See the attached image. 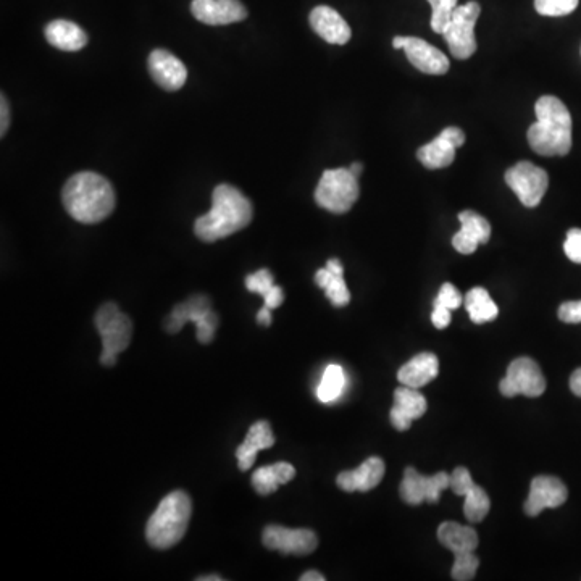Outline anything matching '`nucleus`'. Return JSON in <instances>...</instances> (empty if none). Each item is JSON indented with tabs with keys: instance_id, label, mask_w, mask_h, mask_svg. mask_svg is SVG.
Masks as SVG:
<instances>
[{
	"instance_id": "7ed1b4c3",
	"label": "nucleus",
	"mask_w": 581,
	"mask_h": 581,
	"mask_svg": "<svg viewBox=\"0 0 581 581\" xmlns=\"http://www.w3.org/2000/svg\"><path fill=\"white\" fill-rule=\"evenodd\" d=\"M536 123L527 138L533 152L544 157H562L572 149V117L564 102L543 96L535 105Z\"/></svg>"
},
{
	"instance_id": "1a4fd4ad",
	"label": "nucleus",
	"mask_w": 581,
	"mask_h": 581,
	"mask_svg": "<svg viewBox=\"0 0 581 581\" xmlns=\"http://www.w3.org/2000/svg\"><path fill=\"white\" fill-rule=\"evenodd\" d=\"M499 389L506 398H514L519 394L527 398H538L546 391V378L535 360L519 357L507 368V375L501 381Z\"/></svg>"
},
{
	"instance_id": "4be33fe9",
	"label": "nucleus",
	"mask_w": 581,
	"mask_h": 581,
	"mask_svg": "<svg viewBox=\"0 0 581 581\" xmlns=\"http://www.w3.org/2000/svg\"><path fill=\"white\" fill-rule=\"evenodd\" d=\"M439 373L438 357L430 352H422L414 359L409 360L406 365H402L398 372V380L401 385L409 388H423L430 381L435 380Z\"/></svg>"
},
{
	"instance_id": "de8ad7c7",
	"label": "nucleus",
	"mask_w": 581,
	"mask_h": 581,
	"mask_svg": "<svg viewBox=\"0 0 581 581\" xmlns=\"http://www.w3.org/2000/svg\"><path fill=\"white\" fill-rule=\"evenodd\" d=\"M199 581H222V577H217V575H210V577H199L197 578Z\"/></svg>"
},
{
	"instance_id": "423d86ee",
	"label": "nucleus",
	"mask_w": 581,
	"mask_h": 581,
	"mask_svg": "<svg viewBox=\"0 0 581 581\" xmlns=\"http://www.w3.org/2000/svg\"><path fill=\"white\" fill-rule=\"evenodd\" d=\"M359 178L349 168L323 173L315 189V202L331 214H346L359 199Z\"/></svg>"
},
{
	"instance_id": "412c9836",
	"label": "nucleus",
	"mask_w": 581,
	"mask_h": 581,
	"mask_svg": "<svg viewBox=\"0 0 581 581\" xmlns=\"http://www.w3.org/2000/svg\"><path fill=\"white\" fill-rule=\"evenodd\" d=\"M273 444H275V436H273L270 423L267 420H259V422L254 423L247 431L246 439L236 449L239 469L243 470V472L252 469L255 459H257V454L260 451L272 448Z\"/></svg>"
},
{
	"instance_id": "37998d69",
	"label": "nucleus",
	"mask_w": 581,
	"mask_h": 581,
	"mask_svg": "<svg viewBox=\"0 0 581 581\" xmlns=\"http://www.w3.org/2000/svg\"><path fill=\"white\" fill-rule=\"evenodd\" d=\"M570 389H572V393L578 398H581V368L575 370L572 373V377H570Z\"/></svg>"
},
{
	"instance_id": "a19ab883",
	"label": "nucleus",
	"mask_w": 581,
	"mask_h": 581,
	"mask_svg": "<svg viewBox=\"0 0 581 581\" xmlns=\"http://www.w3.org/2000/svg\"><path fill=\"white\" fill-rule=\"evenodd\" d=\"M264 301L268 309H278L283 304V301H285V293H283V289L280 286H273L270 289V293L264 297Z\"/></svg>"
},
{
	"instance_id": "f8f14e48",
	"label": "nucleus",
	"mask_w": 581,
	"mask_h": 581,
	"mask_svg": "<svg viewBox=\"0 0 581 581\" xmlns=\"http://www.w3.org/2000/svg\"><path fill=\"white\" fill-rule=\"evenodd\" d=\"M265 548L272 551L293 554V556H309L317 549L318 536L315 531L307 528H285L280 525H268L262 535Z\"/></svg>"
},
{
	"instance_id": "9b49d317",
	"label": "nucleus",
	"mask_w": 581,
	"mask_h": 581,
	"mask_svg": "<svg viewBox=\"0 0 581 581\" xmlns=\"http://www.w3.org/2000/svg\"><path fill=\"white\" fill-rule=\"evenodd\" d=\"M449 485H451V475L446 472H438L433 477H425L422 473H418L414 467H409L404 472L399 494H401L402 501L409 506H420L422 502L436 504L441 493L448 490Z\"/></svg>"
},
{
	"instance_id": "0eeeda50",
	"label": "nucleus",
	"mask_w": 581,
	"mask_h": 581,
	"mask_svg": "<svg viewBox=\"0 0 581 581\" xmlns=\"http://www.w3.org/2000/svg\"><path fill=\"white\" fill-rule=\"evenodd\" d=\"M188 322L196 323V336L199 343H212L217 333L218 315L212 309L209 297L197 294V296L189 297L188 301L178 304L165 320V330L175 335V333H180Z\"/></svg>"
},
{
	"instance_id": "393cba45",
	"label": "nucleus",
	"mask_w": 581,
	"mask_h": 581,
	"mask_svg": "<svg viewBox=\"0 0 581 581\" xmlns=\"http://www.w3.org/2000/svg\"><path fill=\"white\" fill-rule=\"evenodd\" d=\"M296 477V469L288 462H278V464L267 465L255 470L252 475V486L260 496H268L275 493L278 486L286 485Z\"/></svg>"
},
{
	"instance_id": "473e14b6",
	"label": "nucleus",
	"mask_w": 581,
	"mask_h": 581,
	"mask_svg": "<svg viewBox=\"0 0 581 581\" xmlns=\"http://www.w3.org/2000/svg\"><path fill=\"white\" fill-rule=\"evenodd\" d=\"M580 0H535L536 12L543 17H565L577 10Z\"/></svg>"
},
{
	"instance_id": "c85d7f7f",
	"label": "nucleus",
	"mask_w": 581,
	"mask_h": 581,
	"mask_svg": "<svg viewBox=\"0 0 581 581\" xmlns=\"http://www.w3.org/2000/svg\"><path fill=\"white\" fill-rule=\"evenodd\" d=\"M344 388H346L344 368L339 367V365H328L317 388L318 401L330 404L343 394Z\"/></svg>"
},
{
	"instance_id": "2f4dec72",
	"label": "nucleus",
	"mask_w": 581,
	"mask_h": 581,
	"mask_svg": "<svg viewBox=\"0 0 581 581\" xmlns=\"http://www.w3.org/2000/svg\"><path fill=\"white\" fill-rule=\"evenodd\" d=\"M454 565H452V578L457 581H470L477 575L478 567H480V559L475 556V552H462L456 554Z\"/></svg>"
},
{
	"instance_id": "2eb2a0df",
	"label": "nucleus",
	"mask_w": 581,
	"mask_h": 581,
	"mask_svg": "<svg viewBox=\"0 0 581 581\" xmlns=\"http://www.w3.org/2000/svg\"><path fill=\"white\" fill-rule=\"evenodd\" d=\"M149 73L160 88L168 92L180 91L188 80V68L172 52L157 49L147 60Z\"/></svg>"
},
{
	"instance_id": "ddd939ff",
	"label": "nucleus",
	"mask_w": 581,
	"mask_h": 581,
	"mask_svg": "<svg viewBox=\"0 0 581 581\" xmlns=\"http://www.w3.org/2000/svg\"><path fill=\"white\" fill-rule=\"evenodd\" d=\"M394 49L406 52L409 62L418 72L427 75H446L449 72L448 55L431 46L427 41L414 36H398L393 39Z\"/></svg>"
},
{
	"instance_id": "cd10ccee",
	"label": "nucleus",
	"mask_w": 581,
	"mask_h": 581,
	"mask_svg": "<svg viewBox=\"0 0 581 581\" xmlns=\"http://www.w3.org/2000/svg\"><path fill=\"white\" fill-rule=\"evenodd\" d=\"M315 283L325 289L328 299L335 307H346L351 302V293L347 289L343 273H335L327 267L315 273Z\"/></svg>"
},
{
	"instance_id": "f03ea898",
	"label": "nucleus",
	"mask_w": 581,
	"mask_h": 581,
	"mask_svg": "<svg viewBox=\"0 0 581 581\" xmlns=\"http://www.w3.org/2000/svg\"><path fill=\"white\" fill-rule=\"evenodd\" d=\"M62 202L76 222L94 225L112 215L117 197L107 178L99 173L80 172L63 186Z\"/></svg>"
},
{
	"instance_id": "e433bc0d",
	"label": "nucleus",
	"mask_w": 581,
	"mask_h": 581,
	"mask_svg": "<svg viewBox=\"0 0 581 581\" xmlns=\"http://www.w3.org/2000/svg\"><path fill=\"white\" fill-rule=\"evenodd\" d=\"M565 255L575 264H581V230L573 228L567 233L564 244Z\"/></svg>"
},
{
	"instance_id": "72a5a7b5",
	"label": "nucleus",
	"mask_w": 581,
	"mask_h": 581,
	"mask_svg": "<svg viewBox=\"0 0 581 581\" xmlns=\"http://www.w3.org/2000/svg\"><path fill=\"white\" fill-rule=\"evenodd\" d=\"M273 286H275V283H273V275L267 268H262L259 272L252 273V275L246 278L247 291L260 294L262 297L267 296Z\"/></svg>"
},
{
	"instance_id": "9d476101",
	"label": "nucleus",
	"mask_w": 581,
	"mask_h": 581,
	"mask_svg": "<svg viewBox=\"0 0 581 581\" xmlns=\"http://www.w3.org/2000/svg\"><path fill=\"white\" fill-rule=\"evenodd\" d=\"M506 183L528 209H533L543 201L548 191L549 176L543 168L531 162H519L506 172Z\"/></svg>"
},
{
	"instance_id": "a211bd4d",
	"label": "nucleus",
	"mask_w": 581,
	"mask_h": 581,
	"mask_svg": "<svg viewBox=\"0 0 581 581\" xmlns=\"http://www.w3.org/2000/svg\"><path fill=\"white\" fill-rule=\"evenodd\" d=\"M427 399L417 389L402 385L394 391V407L391 409V423L399 431H407L414 420L427 412Z\"/></svg>"
},
{
	"instance_id": "ea45409f",
	"label": "nucleus",
	"mask_w": 581,
	"mask_h": 581,
	"mask_svg": "<svg viewBox=\"0 0 581 581\" xmlns=\"http://www.w3.org/2000/svg\"><path fill=\"white\" fill-rule=\"evenodd\" d=\"M439 136H443L444 139H448L449 143L452 146L459 149V147L464 146L465 143V134L464 131L460 130V128H456V126H449L446 130L441 131Z\"/></svg>"
},
{
	"instance_id": "6e6552de",
	"label": "nucleus",
	"mask_w": 581,
	"mask_h": 581,
	"mask_svg": "<svg viewBox=\"0 0 581 581\" xmlns=\"http://www.w3.org/2000/svg\"><path fill=\"white\" fill-rule=\"evenodd\" d=\"M480 13V4L473 0L464 5H457L451 21L444 28L443 38L448 42L449 51L456 59L467 60L477 52L475 25Z\"/></svg>"
},
{
	"instance_id": "4468645a",
	"label": "nucleus",
	"mask_w": 581,
	"mask_h": 581,
	"mask_svg": "<svg viewBox=\"0 0 581 581\" xmlns=\"http://www.w3.org/2000/svg\"><path fill=\"white\" fill-rule=\"evenodd\" d=\"M569 498V491L567 486L562 483L559 478L541 477L533 478L530 486V494H528L527 502H525V514L530 517L540 515L544 509H556L565 504Z\"/></svg>"
},
{
	"instance_id": "dca6fc26",
	"label": "nucleus",
	"mask_w": 581,
	"mask_h": 581,
	"mask_svg": "<svg viewBox=\"0 0 581 581\" xmlns=\"http://www.w3.org/2000/svg\"><path fill=\"white\" fill-rule=\"evenodd\" d=\"M191 12L196 20L209 26L231 25L247 18L241 0H193Z\"/></svg>"
},
{
	"instance_id": "49530a36",
	"label": "nucleus",
	"mask_w": 581,
	"mask_h": 581,
	"mask_svg": "<svg viewBox=\"0 0 581 581\" xmlns=\"http://www.w3.org/2000/svg\"><path fill=\"white\" fill-rule=\"evenodd\" d=\"M349 170H351L352 175H356L357 178H359V176L362 175V170H364V165L360 164V162H354V164L349 167Z\"/></svg>"
},
{
	"instance_id": "c03bdc74",
	"label": "nucleus",
	"mask_w": 581,
	"mask_h": 581,
	"mask_svg": "<svg viewBox=\"0 0 581 581\" xmlns=\"http://www.w3.org/2000/svg\"><path fill=\"white\" fill-rule=\"evenodd\" d=\"M257 322L262 325V327H270L272 325V309H268L267 306L262 307L257 314Z\"/></svg>"
},
{
	"instance_id": "20e7f679",
	"label": "nucleus",
	"mask_w": 581,
	"mask_h": 581,
	"mask_svg": "<svg viewBox=\"0 0 581 581\" xmlns=\"http://www.w3.org/2000/svg\"><path fill=\"white\" fill-rule=\"evenodd\" d=\"M193 514V502L184 491H173L160 501L147 522L146 540L155 549H170L183 540Z\"/></svg>"
},
{
	"instance_id": "f704fd0d",
	"label": "nucleus",
	"mask_w": 581,
	"mask_h": 581,
	"mask_svg": "<svg viewBox=\"0 0 581 581\" xmlns=\"http://www.w3.org/2000/svg\"><path fill=\"white\" fill-rule=\"evenodd\" d=\"M460 304H462V296H460L456 286L451 285V283H444L441 286L438 296H436L435 302H433V306H443L449 310L459 309Z\"/></svg>"
},
{
	"instance_id": "39448f33",
	"label": "nucleus",
	"mask_w": 581,
	"mask_h": 581,
	"mask_svg": "<svg viewBox=\"0 0 581 581\" xmlns=\"http://www.w3.org/2000/svg\"><path fill=\"white\" fill-rule=\"evenodd\" d=\"M94 323L102 339L101 364L104 367H113L117 364L118 354L130 346L133 322L118 309L115 302H107L97 310Z\"/></svg>"
},
{
	"instance_id": "aec40b11",
	"label": "nucleus",
	"mask_w": 581,
	"mask_h": 581,
	"mask_svg": "<svg viewBox=\"0 0 581 581\" xmlns=\"http://www.w3.org/2000/svg\"><path fill=\"white\" fill-rule=\"evenodd\" d=\"M309 21L312 30L320 38L330 42V44L344 46L351 39L352 31L349 25H347V21L335 9L328 7V5H318V7H315L310 12Z\"/></svg>"
},
{
	"instance_id": "a18cd8bd",
	"label": "nucleus",
	"mask_w": 581,
	"mask_h": 581,
	"mask_svg": "<svg viewBox=\"0 0 581 581\" xmlns=\"http://www.w3.org/2000/svg\"><path fill=\"white\" fill-rule=\"evenodd\" d=\"M301 581H325L322 573L315 572V570H310V572L304 573L301 577Z\"/></svg>"
},
{
	"instance_id": "5701e85b",
	"label": "nucleus",
	"mask_w": 581,
	"mask_h": 581,
	"mask_svg": "<svg viewBox=\"0 0 581 581\" xmlns=\"http://www.w3.org/2000/svg\"><path fill=\"white\" fill-rule=\"evenodd\" d=\"M44 36L51 46L63 52H78L88 44V36L73 21H51L44 30Z\"/></svg>"
},
{
	"instance_id": "c9c22d12",
	"label": "nucleus",
	"mask_w": 581,
	"mask_h": 581,
	"mask_svg": "<svg viewBox=\"0 0 581 581\" xmlns=\"http://www.w3.org/2000/svg\"><path fill=\"white\" fill-rule=\"evenodd\" d=\"M475 483H473L472 475H470L469 470L465 467H457L454 472L451 473V488L452 493L457 494V496H465L472 490Z\"/></svg>"
},
{
	"instance_id": "58836bf2",
	"label": "nucleus",
	"mask_w": 581,
	"mask_h": 581,
	"mask_svg": "<svg viewBox=\"0 0 581 581\" xmlns=\"http://www.w3.org/2000/svg\"><path fill=\"white\" fill-rule=\"evenodd\" d=\"M433 314H431V322L435 325L438 330H444V328L449 327V323H451L452 317L451 312L452 310L446 309L443 306H433Z\"/></svg>"
},
{
	"instance_id": "79ce46f5",
	"label": "nucleus",
	"mask_w": 581,
	"mask_h": 581,
	"mask_svg": "<svg viewBox=\"0 0 581 581\" xmlns=\"http://www.w3.org/2000/svg\"><path fill=\"white\" fill-rule=\"evenodd\" d=\"M0 112H2V120H0V136L4 138L10 125L9 102H7L5 96H2V99H0Z\"/></svg>"
},
{
	"instance_id": "f3484780",
	"label": "nucleus",
	"mask_w": 581,
	"mask_h": 581,
	"mask_svg": "<svg viewBox=\"0 0 581 581\" xmlns=\"http://www.w3.org/2000/svg\"><path fill=\"white\" fill-rule=\"evenodd\" d=\"M459 222L462 228L452 238V246L460 254H473L480 244H486L490 241V222L485 217L478 215L477 212H473V210L460 212Z\"/></svg>"
},
{
	"instance_id": "f257e3e1",
	"label": "nucleus",
	"mask_w": 581,
	"mask_h": 581,
	"mask_svg": "<svg viewBox=\"0 0 581 581\" xmlns=\"http://www.w3.org/2000/svg\"><path fill=\"white\" fill-rule=\"evenodd\" d=\"M252 217L251 201L239 189L231 184H218L212 194V209L197 218L194 233L204 243H215L244 230Z\"/></svg>"
},
{
	"instance_id": "6ab92c4d",
	"label": "nucleus",
	"mask_w": 581,
	"mask_h": 581,
	"mask_svg": "<svg viewBox=\"0 0 581 581\" xmlns=\"http://www.w3.org/2000/svg\"><path fill=\"white\" fill-rule=\"evenodd\" d=\"M385 470V462L380 457H370L360 465L359 469L339 473L336 485L339 486V490L346 493H354V491L367 493L380 485L385 477Z\"/></svg>"
},
{
	"instance_id": "bb28decb",
	"label": "nucleus",
	"mask_w": 581,
	"mask_h": 581,
	"mask_svg": "<svg viewBox=\"0 0 581 581\" xmlns=\"http://www.w3.org/2000/svg\"><path fill=\"white\" fill-rule=\"evenodd\" d=\"M465 309L469 312L470 320L477 325L493 322L499 315L498 306L485 288L470 289L465 296Z\"/></svg>"
},
{
	"instance_id": "b1692460",
	"label": "nucleus",
	"mask_w": 581,
	"mask_h": 581,
	"mask_svg": "<svg viewBox=\"0 0 581 581\" xmlns=\"http://www.w3.org/2000/svg\"><path fill=\"white\" fill-rule=\"evenodd\" d=\"M438 540L456 556L462 552H475L478 546L477 531L456 522H444L438 528Z\"/></svg>"
},
{
	"instance_id": "4c0bfd02",
	"label": "nucleus",
	"mask_w": 581,
	"mask_h": 581,
	"mask_svg": "<svg viewBox=\"0 0 581 581\" xmlns=\"http://www.w3.org/2000/svg\"><path fill=\"white\" fill-rule=\"evenodd\" d=\"M559 318L564 323H581V301L565 302L559 307Z\"/></svg>"
},
{
	"instance_id": "c756f323",
	"label": "nucleus",
	"mask_w": 581,
	"mask_h": 581,
	"mask_svg": "<svg viewBox=\"0 0 581 581\" xmlns=\"http://www.w3.org/2000/svg\"><path fill=\"white\" fill-rule=\"evenodd\" d=\"M464 514L465 519L472 523L481 522L490 514L491 502L488 494L480 486H473L469 493L465 494Z\"/></svg>"
},
{
	"instance_id": "a878e982",
	"label": "nucleus",
	"mask_w": 581,
	"mask_h": 581,
	"mask_svg": "<svg viewBox=\"0 0 581 581\" xmlns=\"http://www.w3.org/2000/svg\"><path fill=\"white\" fill-rule=\"evenodd\" d=\"M418 160L428 170L446 168L456 159V147L449 143L443 136L433 139L431 143L420 147L417 152Z\"/></svg>"
},
{
	"instance_id": "7c9ffc66",
	"label": "nucleus",
	"mask_w": 581,
	"mask_h": 581,
	"mask_svg": "<svg viewBox=\"0 0 581 581\" xmlns=\"http://www.w3.org/2000/svg\"><path fill=\"white\" fill-rule=\"evenodd\" d=\"M431 5V30L443 34L444 28L451 21L452 13L457 9V0H428Z\"/></svg>"
}]
</instances>
